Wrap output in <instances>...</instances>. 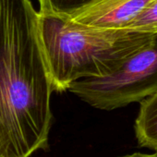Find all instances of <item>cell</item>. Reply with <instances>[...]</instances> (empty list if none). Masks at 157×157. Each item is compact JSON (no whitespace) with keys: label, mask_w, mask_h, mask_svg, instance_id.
<instances>
[{"label":"cell","mask_w":157,"mask_h":157,"mask_svg":"<svg viewBox=\"0 0 157 157\" xmlns=\"http://www.w3.org/2000/svg\"><path fill=\"white\" fill-rule=\"evenodd\" d=\"M125 29L152 34L157 33V0H153Z\"/></svg>","instance_id":"obj_7"},{"label":"cell","mask_w":157,"mask_h":157,"mask_svg":"<svg viewBox=\"0 0 157 157\" xmlns=\"http://www.w3.org/2000/svg\"><path fill=\"white\" fill-rule=\"evenodd\" d=\"M119 157H157V151L153 153H140V152H135L132 154H127Z\"/></svg>","instance_id":"obj_8"},{"label":"cell","mask_w":157,"mask_h":157,"mask_svg":"<svg viewBox=\"0 0 157 157\" xmlns=\"http://www.w3.org/2000/svg\"><path fill=\"white\" fill-rule=\"evenodd\" d=\"M134 129L140 147L157 151V91L140 102Z\"/></svg>","instance_id":"obj_5"},{"label":"cell","mask_w":157,"mask_h":157,"mask_svg":"<svg viewBox=\"0 0 157 157\" xmlns=\"http://www.w3.org/2000/svg\"><path fill=\"white\" fill-rule=\"evenodd\" d=\"M39 29L52 89L56 93L67 91L82 78L110 75L154 36L88 26L67 16L40 11Z\"/></svg>","instance_id":"obj_2"},{"label":"cell","mask_w":157,"mask_h":157,"mask_svg":"<svg viewBox=\"0 0 157 157\" xmlns=\"http://www.w3.org/2000/svg\"><path fill=\"white\" fill-rule=\"evenodd\" d=\"M68 91L91 106L106 111L140 103L157 91V33L115 72L82 78Z\"/></svg>","instance_id":"obj_3"},{"label":"cell","mask_w":157,"mask_h":157,"mask_svg":"<svg viewBox=\"0 0 157 157\" xmlns=\"http://www.w3.org/2000/svg\"><path fill=\"white\" fill-rule=\"evenodd\" d=\"M53 93L30 0H0V157H30L48 147Z\"/></svg>","instance_id":"obj_1"},{"label":"cell","mask_w":157,"mask_h":157,"mask_svg":"<svg viewBox=\"0 0 157 157\" xmlns=\"http://www.w3.org/2000/svg\"><path fill=\"white\" fill-rule=\"evenodd\" d=\"M97 0H38L40 12L69 16Z\"/></svg>","instance_id":"obj_6"},{"label":"cell","mask_w":157,"mask_h":157,"mask_svg":"<svg viewBox=\"0 0 157 157\" xmlns=\"http://www.w3.org/2000/svg\"><path fill=\"white\" fill-rule=\"evenodd\" d=\"M153 0H97L67 16L73 21L105 29H125Z\"/></svg>","instance_id":"obj_4"}]
</instances>
